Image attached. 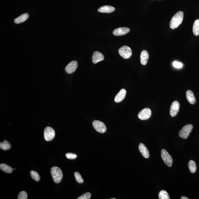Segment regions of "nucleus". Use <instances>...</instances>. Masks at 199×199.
Here are the masks:
<instances>
[{
    "label": "nucleus",
    "mask_w": 199,
    "mask_h": 199,
    "mask_svg": "<svg viewBox=\"0 0 199 199\" xmlns=\"http://www.w3.org/2000/svg\"><path fill=\"white\" fill-rule=\"evenodd\" d=\"M127 91L125 89H123L120 91L115 96L114 101L116 103H120L125 98Z\"/></svg>",
    "instance_id": "nucleus-12"
},
{
    "label": "nucleus",
    "mask_w": 199,
    "mask_h": 199,
    "mask_svg": "<svg viewBox=\"0 0 199 199\" xmlns=\"http://www.w3.org/2000/svg\"><path fill=\"white\" fill-rule=\"evenodd\" d=\"M149 57V54L147 51L146 50L142 51L140 55V61L142 65H144L147 64Z\"/></svg>",
    "instance_id": "nucleus-16"
},
{
    "label": "nucleus",
    "mask_w": 199,
    "mask_h": 199,
    "mask_svg": "<svg viewBox=\"0 0 199 199\" xmlns=\"http://www.w3.org/2000/svg\"><path fill=\"white\" fill-rule=\"evenodd\" d=\"M44 139L47 141H52L55 137V130L51 127H47L44 131Z\"/></svg>",
    "instance_id": "nucleus-5"
},
{
    "label": "nucleus",
    "mask_w": 199,
    "mask_h": 199,
    "mask_svg": "<svg viewBox=\"0 0 199 199\" xmlns=\"http://www.w3.org/2000/svg\"><path fill=\"white\" fill-rule=\"evenodd\" d=\"M91 197V193L88 192L84 193L82 195L77 198V199H90Z\"/></svg>",
    "instance_id": "nucleus-27"
},
{
    "label": "nucleus",
    "mask_w": 199,
    "mask_h": 199,
    "mask_svg": "<svg viewBox=\"0 0 199 199\" xmlns=\"http://www.w3.org/2000/svg\"><path fill=\"white\" fill-rule=\"evenodd\" d=\"M16 169H13V170H15Z\"/></svg>",
    "instance_id": "nucleus-32"
},
{
    "label": "nucleus",
    "mask_w": 199,
    "mask_h": 199,
    "mask_svg": "<svg viewBox=\"0 0 199 199\" xmlns=\"http://www.w3.org/2000/svg\"><path fill=\"white\" fill-rule=\"evenodd\" d=\"M78 67V63L76 61H71L67 65L65 69L66 72L68 74L74 73Z\"/></svg>",
    "instance_id": "nucleus-10"
},
{
    "label": "nucleus",
    "mask_w": 199,
    "mask_h": 199,
    "mask_svg": "<svg viewBox=\"0 0 199 199\" xmlns=\"http://www.w3.org/2000/svg\"><path fill=\"white\" fill-rule=\"evenodd\" d=\"M161 155L164 164L169 167H171L173 164V159L168 152L166 150L163 149L161 151Z\"/></svg>",
    "instance_id": "nucleus-4"
},
{
    "label": "nucleus",
    "mask_w": 199,
    "mask_h": 199,
    "mask_svg": "<svg viewBox=\"0 0 199 199\" xmlns=\"http://www.w3.org/2000/svg\"><path fill=\"white\" fill-rule=\"evenodd\" d=\"M30 174L33 179L35 180V181H38L40 180V177L39 174L36 171L32 170L30 172Z\"/></svg>",
    "instance_id": "nucleus-24"
},
{
    "label": "nucleus",
    "mask_w": 199,
    "mask_h": 199,
    "mask_svg": "<svg viewBox=\"0 0 199 199\" xmlns=\"http://www.w3.org/2000/svg\"><path fill=\"white\" fill-rule=\"evenodd\" d=\"M115 8L111 6L106 5L98 8V11L99 12L104 13H110L115 11Z\"/></svg>",
    "instance_id": "nucleus-15"
},
{
    "label": "nucleus",
    "mask_w": 199,
    "mask_h": 199,
    "mask_svg": "<svg viewBox=\"0 0 199 199\" xmlns=\"http://www.w3.org/2000/svg\"><path fill=\"white\" fill-rule=\"evenodd\" d=\"M193 126L191 124H188L183 127L179 133V136L184 139L188 138L189 135L192 131Z\"/></svg>",
    "instance_id": "nucleus-3"
},
{
    "label": "nucleus",
    "mask_w": 199,
    "mask_h": 199,
    "mask_svg": "<svg viewBox=\"0 0 199 199\" xmlns=\"http://www.w3.org/2000/svg\"><path fill=\"white\" fill-rule=\"evenodd\" d=\"M159 199H170V198L168 193L164 190H161L159 193Z\"/></svg>",
    "instance_id": "nucleus-23"
},
{
    "label": "nucleus",
    "mask_w": 199,
    "mask_h": 199,
    "mask_svg": "<svg viewBox=\"0 0 199 199\" xmlns=\"http://www.w3.org/2000/svg\"><path fill=\"white\" fill-rule=\"evenodd\" d=\"M29 18V15L28 14L24 13L20 16L18 18H15L14 22L16 24H20L26 21Z\"/></svg>",
    "instance_id": "nucleus-18"
},
{
    "label": "nucleus",
    "mask_w": 199,
    "mask_h": 199,
    "mask_svg": "<svg viewBox=\"0 0 199 199\" xmlns=\"http://www.w3.org/2000/svg\"><path fill=\"white\" fill-rule=\"evenodd\" d=\"M186 97L187 101L190 104H194L196 102V99L193 91L188 90L186 91Z\"/></svg>",
    "instance_id": "nucleus-17"
},
{
    "label": "nucleus",
    "mask_w": 199,
    "mask_h": 199,
    "mask_svg": "<svg viewBox=\"0 0 199 199\" xmlns=\"http://www.w3.org/2000/svg\"><path fill=\"white\" fill-rule=\"evenodd\" d=\"M152 114L151 110L149 108H145L142 110L138 114V117L140 120H145L150 118Z\"/></svg>",
    "instance_id": "nucleus-8"
},
{
    "label": "nucleus",
    "mask_w": 199,
    "mask_h": 199,
    "mask_svg": "<svg viewBox=\"0 0 199 199\" xmlns=\"http://www.w3.org/2000/svg\"><path fill=\"white\" fill-rule=\"evenodd\" d=\"M116 198H111V199H115Z\"/></svg>",
    "instance_id": "nucleus-31"
},
{
    "label": "nucleus",
    "mask_w": 199,
    "mask_h": 199,
    "mask_svg": "<svg viewBox=\"0 0 199 199\" xmlns=\"http://www.w3.org/2000/svg\"><path fill=\"white\" fill-rule=\"evenodd\" d=\"M181 199H189L188 198H187L186 197H185V196H182V197H181Z\"/></svg>",
    "instance_id": "nucleus-30"
},
{
    "label": "nucleus",
    "mask_w": 199,
    "mask_h": 199,
    "mask_svg": "<svg viewBox=\"0 0 199 199\" xmlns=\"http://www.w3.org/2000/svg\"><path fill=\"white\" fill-rule=\"evenodd\" d=\"M139 149L143 157L147 159L149 158V152L148 149L144 144L142 143L140 144L139 145Z\"/></svg>",
    "instance_id": "nucleus-14"
},
{
    "label": "nucleus",
    "mask_w": 199,
    "mask_h": 199,
    "mask_svg": "<svg viewBox=\"0 0 199 199\" xmlns=\"http://www.w3.org/2000/svg\"><path fill=\"white\" fill-rule=\"evenodd\" d=\"M180 108V103L178 101H173L170 108V115L174 117L177 115Z\"/></svg>",
    "instance_id": "nucleus-9"
},
{
    "label": "nucleus",
    "mask_w": 199,
    "mask_h": 199,
    "mask_svg": "<svg viewBox=\"0 0 199 199\" xmlns=\"http://www.w3.org/2000/svg\"><path fill=\"white\" fill-rule=\"evenodd\" d=\"M74 177L76 181L79 183H84V180L82 177L78 172H75L74 173Z\"/></svg>",
    "instance_id": "nucleus-25"
},
{
    "label": "nucleus",
    "mask_w": 199,
    "mask_h": 199,
    "mask_svg": "<svg viewBox=\"0 0 199 199\" xmlns=\"http://www.w3.org/2000/svg\"><path fill=\"white\" fill-rule=\"evenodd\" d=\"M11 147V144L6 140H5L3 142L0 143V148L2 150L6 151L10 149Z\"/></svg>",
    "instance_id": "nucleus-21"
},
{
    "label": "nucleus",
    "mask_w": 199,
    "mask_h": 199,
    "mask_svg": "<svg viewBox=\"0 0 199 199\" xmlns=\"http://www.w3.org/2000/svg\"><path fill=\"white\" fill-rule=\"evenodd\" d=\"M66 157L69 159H74L77 158V156L76 154L73 153H67L65 154Z\"/></svg>",
    "instance_id": "nucleus-28"
},
{
    "label": "nucleus",
    "mask_w": 199,
    "mask_h": 199,
    "mask_svg": "<svg viewBox=\"0 0 199 199\" xmlns=\"http://www.w3.org/2000/svg\"><path fill=\"white\" fill-rule=\"evenodd\" d=\"M0 169L3 171L8 173H12L13 170L11 167L5 164H0Z\"/></svg>",
    "instance_id": "nucleus-20"
},
{
    "label": "nucleus",
    "mask_w": 199,
    "mask_h": 199,
    "mask_svg": "<svg viewBox=\"0 0 199 199\" xmlns=\"http://www.w3.org/2000/svg\"><path fill=\"white\" fill-rule=\"evenodd\" d=\"M188 167L189 169L190 172L194 173L195 172L197 167L195 162L193 160H190L188 164Z\"/></svg>",
    "instance_id": "nucleus-22"
},
{
    "label": "nucleus",
    "mask_w": 199,
    "mask_h": 199,
    "mask_svg": "<svg viewBox=\"0 0 199 199\" xmlns=\"http://www.w3.org/2000/svg\"><path fill=\"white\" fill-rule=\"evenodd\" d=\"M118 52L120 55L124 59L130 58L132 54L131 49L127 46L121 47L119 50Z\"/></svg>",
    "instance_id": "nucleus-6"
},
{
    "label": "nucleus",
    "mask_w": 199,
    "mask_h": 199,
    "mask_svg": "<svg viewBox=\"0 0 199 199\" xmlns=\"http://www.w3.org/2000/svg\"><path fill=\"white\" fill-rule=\"evenodd\" d=\"M173 66L176 68L180 69L183 67V64L181 62L175 61L173 62Z\"/></svg>",
    "instance_id": "nucleus-29"
},
{
    "label": "nucleus",
    "mask_w": 199,
    "mask_h": 199,
    "mask_svg": "<svg viewBox=\"0 0 199 199\" xmlns=\"http://www.w3.org/2000/svg\"><path fill=\"white\" fill-rule=\"evenodd\" d=\"M28 198V194L25 191H21L18 195V199H27Z\"/></svg>",
    "instance_id": "nucleus-26"
},
{
    "label": "nucleus",
    "mask_w": 199,
    "mask_h": 199,
    "mask_svg": "<svg viewBox=\"0 0 199 199\" xmlns=\"http://www.w3.org/2000/svg\"><path fill=\"white\" fill-rule=\"evenodd\" d=\"M93 125L96 131L101 133H104L106 131L107 128L105 124L102 122L95 120L93 121Z\"/></svg>",
    "instance_id": "nucleus-7"
},
{
    "label": "nucleus",
    "mask_w": 199,
    "mask_h": 199,
    "mask_svg": "<svg viewBox=\"0 0 199 199\" xmlns=\"http://www.w3.org/2000/svg\"><path fill=\"white\" fill-rule=\"evenodd\" d=\"M104 59V55L101 52L98 51H95L93 54L92 61L94 64H97L99 62L103 61Z\"/></svg>",
    "instance_id": "nucleus-13"
},
{
    "label": "nucleus",
    "mask_w": 199,
    "mask_h": 199,
    "mask_svg": "<svg viewBox=\"0 0 199 199\" xmlns=\"http://www.w3.org/2000/svg\"><path fill=\"white\" fill-rule=\"evenodd\" d=\"M193 34L195 35H199V20L197 19L195 21L193 27Z\"/></svg>",
    "instance_id": "nucleus-19"
},
{
    "label": "nucleus",
    "mask_w": 199,
    "mask_h": 199,
    "mask_svg": "<svg viewBox=\"0 0 199 199\" xmlns=\"http://www.w3.org/2000/svg\"><path fill=\"white\" fill-rule=\"evenodd\" d=\"M51 175L54 182L59 183L62 179L63 174L61 170L59 167L54 166L51 170Z\"/></svg>",
    "instance_id": "nucleus-2"
},
{
    "label": "nucleus",
    "mask_w": 199,
    "mask_h": 199,
    "mask_svg": "<svg viewBox=\"0 0 199 199\" xmlns=\"http://www.w3.org/2000/svg\"><path fill=\"white\" fill-rule=\"evenodd\" d=\"M184 13L182 11L177 12L171 18L170 23V27L171 29H174L178 27L182 22Z\"/></svg>",
    "instance_id": "nucleus-1"
},
{
    "label": "nucleus",
    "mask_w": 199,
    "mask_h": 199,
    "mask_svg": "<svg viewBox=\"0 0 199 199\" xmlns=\"http://www.w3.org/2000/svg\"><path fill=\"white\" fill-rule=\"evenodd\" d=\"M130 29L127 28H120L114 30L113 34L115 36H121L128 33Z\"/></svg>",
    "instance_id": "nucleus-11"
}]
</instances>
